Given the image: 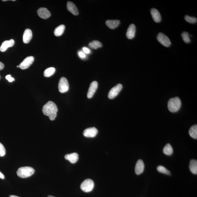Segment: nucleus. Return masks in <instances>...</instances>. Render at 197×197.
Segmentation results:
<instances>
[{
  "mask_svg": "<svg viewBox=\"0 0 197 197\" xmlns=\"http://www.w3.org/2000/svg\"><path fill=\"white\" fill-rule=\"evenodd\" d=\"M56 69L54 67H50L46 69L44 72V76L45 77H50L55 72Z\"/></svg>",
  "mask_w": 197,
  "mask_h": 197,
  "instance_id": "obj_24",
  "label": "nucleus"
},
{
  "mask_svg": "<svg viewBox=\"0 0 197 197\" xmlns=\"http://www.w3.org/2000/svg\"><path fill=\"white\" fill-rule=\"evenodd\" d=\"M122 88V85L121 84H118L115 87L110 89L108 94V97L109 99H113L118 95Z\"/></svg>",
  "mask_w": 197,
  "mask_h": 197,
  "instance_id": "obj_7",
  "label": "nucleus"
},
{
  "mask_svg": "<svg viewBox=\"0 0 197 197\" xmlns=\"http://www.w3.org/2000/svg\"><path fill=\"white\" fill-rule=\"evenodd\" d=\"M163 152L164 154L167 155H171L173 153L172 147L169 143L167 144L164 147Z\"/></svg>",
  "mask_w": 197,
  "mask_h": 197,
  "instance_id": "obj_22",
  "label": "nucleus"
},
{
  "mask_svg": "<svg viewBox=\"0 0 197 197\" xmlns=\"http://www.w3.org/2000/svg\"><path fill=\"white\" fill-rule=\"evenodd\" d=\"M168 108L170 112H175L179 110L181 106V100L178 97L170 99L168 102Z\"/></svg>",
  "mask_w": 197,
  "mask_h": 197,
  "instance_id": "obj_2",
  "label": "nucleus"
},
{
  "mask_svg": "<svg viewBox=\"0 0 197 197\" xmlns=\"http://www.w3.org/2000/svg\"><path fill=\"white\" fill-rule=\"evenodd\" d=\"M6 78L10 82H12L14 80V79L13 77H11V75H10V74L7 75L6 77Z\"/></svg>",
  "mask_w": 197,
  "mask_h": 197,
  "instance_id": "obj_30",
  "label": "nucleus"
},
{
  "mask_svg": "<svg viewBox=\"0 0 197 197\" xmlns=\"http://www.w3.org/2000/svg\"><path fill=\"white\" fill-rule=\"evenodd\" d=\"M47 197H55L54 196H51V195H49V196H48Z\"/></svg>",
  "mask_w": 197,
  "mask_h": 197,
  "instance_id": "obj_36",
  "label": "nucleus"
},
{
  "mask_svg": "<svg viewBox=\"0 0 197 197\" xmlns=\"http://www.w3.org/2000/svg\"><path fill=\"white\" fill-rule=\"evenodd\" d=\"M94 187L93 181L90 179H87L81 184L80 188L85 193H89L92 191Z\"/></svg>",
  "mask_w": 197,
  "mask_h": 197,
  "instance_id": "obj_4",
  "label": "nucleus"
},
{
  "mask_svg": "<svg viewBox=\"0 0 197 197\" xmlns=\"http://www.w3.org/2000/svg\"><path fill=\"white\" fill-rule=\"evenodd\" d=\"M5 154V149L2 144L0 143V157L4 156Z\"/></svg>",
  "mask_w": 197,
  "mask_h": 197,
  "instance_id": "obj_29",
  "label": "nucleus"
},
{
  "mask_svg": "<svg viewBox=\"0 0 197 197\" xmlns=\"http://www.w3.org/2000/svg\"><path fill=\"white\" fill-rule=\"evenodd\" d=\"M34 61V57L33 56H29L26 58L19 65V67L22 69L28 68Z\"/></svg>",
  "mask_w": 197,
  "mask_h": 197,
  "instance_id": "obj_8",
  "label": "nucleus"
},
{
  "mask_svg": "<svg viewBox=\"0 0 197 197\" xmlns=\"http://www.w3.org/2000/svg\"><path fill=\"white\" fill-rule=\"evenodd\" d=\"M89 46L92 49H97L98 48L102 47V44L100 42L98 41H93L89 43Z\"/></svg>",
  "mask_w": 197,
  "mask_h": 197,
  "instance_id": "obj_25",
  "label": "nucleus"
},
{
  "mask_svg": "<svg viewBox=\"0 0 197 197\" xmlns=\"http://www.w3.org/2000/svg\"><path fill=\"white\" fill-rule=\"evenodd\" d=\"M32 32L31 30L27 29L25 30L23 34V41L25 44L29 43L32 39Z\"/></svg>",
  "mask_w": 197,
  "mask_h": 197,
  "instance_id": "obj_13",
  "label": "nucleus"
},
{
  "mask_svg": "<svg viewBox=\"0 0 197 197\" xmlns=\"http://www.w3.org/2000/svg\"><path fill=\"white\" fill-rule=\"evenodd\" d=\"M0 178L2 179L5 178L4 175L2 173H1V172H0Z\"/></svg>",
  "mask_w": 197,
  "mask_h": 197,
  "instance_id": "obj_34",
  "label": "nucleus"
},
{
  "mask_svg": "<svg viewBox=\"0 0 197 197\" xmlns=\"http://www.w3.org/2000/svg\"><path fill=\"white\" fill-rule=\"evenodd\" d=\"M190 169L192 173L194 174L197 173V161L195 160H192L190 161Z\"/></svg>",
  "mask_w": 197,
  "mask_h": 197,
  "instance_id": "obj_21",
  "label": "nucleus"
},
{
  "mask_svg": "<svg viewBox=\"0 0 197 197\" xmlns=\"http://www.w3.org/2000/svg\"><path fill=\"white\" fill-rule=\"evenodd\" d=\"M157 170L159 172L167 175H170V172L165 167L163 166H159L157 167Z\"/></svg>",
  "mask_w": 197,
  "mask_h": 197,
  "instance_id": "obj_26",
  "label": "nucleus"
},
{
  "mask_svg": "<svg viewBox=\"0 0 197 197\" xmlns=\"http://www.w3.org/2000/svg\"><path fill=\"white\" fill-rule=\"evenodd\" d=\"M67 8L68 10L74 15L77 16L79 14L78 10L74 3L71 1H68L67 3Z\"/></svg>",
  "mask_w": 197,
  "mask_h": 197,
  "instance_id": "obj_18",
  "label": "nucleus"
},
{
  "mask_svg": "<svg viewBox=\"0 0 197 197\" xmlns=\"http://www.w3.org/2000/svg\"><path fill=\"white\" fill-rule=\"evenodd\" d=\"M157 39L162 45L168 47L171 45V41L169 38L163 33H159L157 36Z\"/></svg>",
  "mask_w": 197,
  "mask_h": 197,
  "instance_id": "obj_5",
  "label": "nucleus"
},
{
  "mask_svg": "<svg viewBox=\"0 0 197 197\" xmlns=\"http://www.w3.org/2000/svg\"><path fill=\"white\" fill-rule=\"evenodd\" d=\"M38 15L41 18L46 19L50 17L51 13L45 8H40L37 10Z\"/></svg>",
  "mask_w": 197,
  "mask_h": 197,
  "instance_id": "obj_11",
  "label": "nucleus"
},
{
  "mask_svg": "<svg viewBox=\"0 0 197 197\" xmlns=\"http://www.w3.org/2000/svg\"><path fill=\"white\" fill-rule=\"evenodd\" d=\"M83 51L84 52H85V54H89L90 53V51L89 50V49L88 48L84 47L83 48Z\"/></svg>",
  "mask_w": 197,
  "mask_h": 197,
  "instance_id": "obj_31",
  "label": "nucleus"
},
{
  "mask_svg": "<svg viewBox=\"0 0 197 197\" xmlns=\"http://www.w3.org/2000/svg\"><path fill=\"white\" fill-rule=\"evenodd\" d=\"M58 109L55 103L51 101L48 102L42 108L43 113L49 117L51 120H55L57 117Z\"/></svg>",
  "mask_w": 197,
  "mask_h": 197,
  "instance_id": "obj_1",
  "label": "nucleus"
},
{
  "mask_svg": "<svg viewBox=\"0 0 197 197\" xmlns=\"http://www.w3.org/2000/svg\"><path fill=\"white\" fill-rule=\"evenodd\" d=\"M185 21L191 24H195L196 23L197 19L196 18L194 17H191L188 16H185Z\"/></svg>",
  "mask_w": 197,
  "mask_h": 197,
  "instance_id": "obj_28",
  "label": "nucleus"
},
{
  "mask_svg": "<svg viewBox=\"0 0 197 197\" xmlns=\"http://www.w3.org/2000/svg\"><path fill=\"white\" fill-rule=\"evenodd\" d=\"M14 41L11 39L9 41H5L3 42L0 47V51L1 52H4L8 48L12 47L14 45Z\"/></svg>",
  "mask_w": 197,
  "mask_h": 197,
  "instance_id": "obj_16",
  "label": "nucleus"
},
{
  "mask_svg": "<svg viewBox=\"0 0 197 197\" xmlns=\"http://www.w3.org/2000/svg\"><path fill=\"white\" fill-rule=\"evenodd\" d=\"M136 31V27L135 25L131 24L127 30L126 36L129 39H133L135 37Z\"/></svg>",
  "mask_w": 197,
  "mask_h": 197,
  "instance_id": "obj_14",
  "label": "nucleus"
},
{
  "mask_svg": "<svg viewBox=\"0 0 197 197\" xmlns=\"http://www.w3.org/2000/svg\"><path fill=\"white\" fill-rule=\"evenodd\" d=\"M120 21L118 20H108L106 21V24L111 29H114L118 27Z\"/></svg>",
  "mask_w": 197,
  "mask_h": 197,
  "instance_id": "obj_19",
  "label": "nucleus"
},
{
  "mask_svg": "<svg viewBox=\"0 0 197 197\" xmlns=\"http://www.w3.org/2000/svg\"><path fill=\"white\" fill-rule=\"evenodd\" d=\"M65 29V26L64 25H61L56 28L54 31V34L57 37L62 35Z\"/></svg>",
  "mask_w": 197,
  "mask_h": 197,
  "instance_id": "obj_20",
  "label": "nucleus"
},
{
  "mask_svg": "<svg viewBox=\"0 0 197 197\" xmlns=\"http://www.w3.org/2000/svg\"><path fill=\"white\" fill-rule=\"evenodd\" d=\"M66 160H68L71 163L74 164L79 160V155L77 153H74L70 154H67L64 156Z\"/></svg>",
  "mask_w": 197,
  "mask_h": 197,
  "instance_id": "obj_15",
  "label": "nucleus"
},
{
  "mask_svg": "<svg viewBox=\"0 0 197 197\" xmlns=\"http://www.w3.org/2000/svg\"><path fill=\"white\" fill-rule=\"evenodd\" d=\"M98 133V130L95 127H91L86 129L84 131V136L88 138H93L96 136Z\"/></svg>",
  "mask_w": 197,
  "mask_h": 197,
  "instance_id": "obj_9",
  "label": "nucleus"
},
{
  "mask_svg": "<svg viewBox=\"0 0 197 197\" xmlns=\"http://www.w3.org/2000/svg\"><path fill=\"white\" fill-rule=\"evenodd\" d=\"M189 135L192 138L195 139L197 138V125L192 126L189 130Z\"/></svg>",
  "mask_w": 197,
  "mask_h": 197,
  "instance_id": "obj_23",
  "label": "nucleus"
},
{
  "mask_svg": "<svg viewBox=\"0 0 197 197\" xmlns=\"http://www.w3.org/2000/svg\"><path fill=\"white\" fill-rule=\"evenodd\" d=\"M58 88L59 92L63 93L67 92L69 88L68 82L66 78L62 77L59 80Z\"/></svg>",
  "mask_w": 197,
  "mask_h": 197,
  "instance_id": "obj_6",
  "label": "nucleus"
},
{
  "mask_svg": "<svg viewBox=\"0 0 197 197\" xmlns=\"http://www.w3.org/2000/svg\"><path fill=\"white\" fill-rule=\"evenodd\" d=\"M17 67V68L19 67V65H17V67Z\"/></svg>",
  "mask_w": 197,
  "mask_h": 197,
  "instance_id": "obj_37",
  "label": "nucleus"
},
{
  "mask_svg": "<svg viewBox=\"0 0 197 197\" xmlns=\"http://www.w3.org/2000/svg\"><path fill=\"white\" fill-rule=\"evenodd\" d=\"M9 197H19L15 196V195H10Z\"/></svg>",
  "mask_w": 197,
  "mask_h": 197,
  "instance_id": "obj_35",
  "label": "nucleus"
},
{
  "mask_svg": "<svg viewBox=\"0 0 197 197\" xmlns=\"http://www.w3.org/2000/svg\"><path fill=\"white\" fill-rule=\"evenodd\" d=\"M144 164L142 160H139L136 164L135 171V173L137 175H140L143 173L144 169Z\"/></svg>",
  "mask_w": 197,
  "mask_h": 197,
  "instance_id": "obj_12",
  "label": "nucleus"
},
{
  "mask_svg": "<svg viewBox=\"0 0 197 197\" xmlns=\"http://www.w3.org/2000/svg\"><path fill=\"white\" fill-rule=\"evenodd\" d=\"M79 55L81 58H84L85 57V54L82 52H79Z\"/></svg>",
  "mask_w": 197,
  "mask_h": 197,
  "instance_id": "obj_32",
  "label": "nucleus"
},
{
  "mask_svg": "<svg viewBox=\"0 0 197 197\" xmlns=\"http://www.w3.org/2000/svg\"><path fill=\"white\" fill-rule=\"evenodd\" d=\"M98 87V83L96 81H94L91 83L87 93V97L91 98L93 96Z\"/></svg>",
  "mask_w": 197,
  "mask_h": 197,
  "instance_id": "obj_10",
  "label": "nucleus"
},
{
  "mask_svg": "<svg viewBox=\"0 0 197 197\" xmlns=\"http://www.w3.org/2000/svg\"><path fill=\"white\" fill-rule=\"evenodd\" d=\"M4 65L3 63L0 62V71L2 70L4 68Z\"/></svg>",
  "mask_w": 197,
  "mask_h": 197,
  "instance_id": "obj_33",
  "label": "nucleus"
},
{
  "mask_svg": "<svg viewBox=\"0 0 197 197\" xmlns=\"http://www.w3.org/2000/svg\"><path fill=\"white\" fill-rule=\"evenodd\" d=\"M181 36L183 41L186 43H188L191 41L189 37V34L188 32L184 31V32L182 33Z\"/></svg>",
  "mask_w": 197,
  "mask_h": 197,
  "instance_id": "obj_27",
  "label": "nucleus"
},
{
  "mask_svg": "<svg viewBox=\"0 0 197 197\" xmlns=\"http://www.w3.org/2000/svg\"><path fill=\"white\" fill-rule=\"evenodd\" d=\"M151 15L154 21L156 23H159L161 21V16L158 10L153 8L150 10Z\"/></svg>",
  "mask_w": 197,
  "mask_h": 197,
  "instance_id": "obj_17",
  "label": "nucleus"
},
{
  "mask_svg": "<svg viewBox=\"0 0 197 197\" xmlns=\"http://www.w3.org/2000/svg\"><path fill=\"white\" fill-rule=\"evenodd\" d=\"M35 172V170L32 167H25L18 169L17 175L20 178H26L31 176Z\"/></svg>",
  "mask_w": 197,
  "mask_h": 197,
  "instance_id": "obj_3",
  "label": "nucleus"
}]
</instances>
